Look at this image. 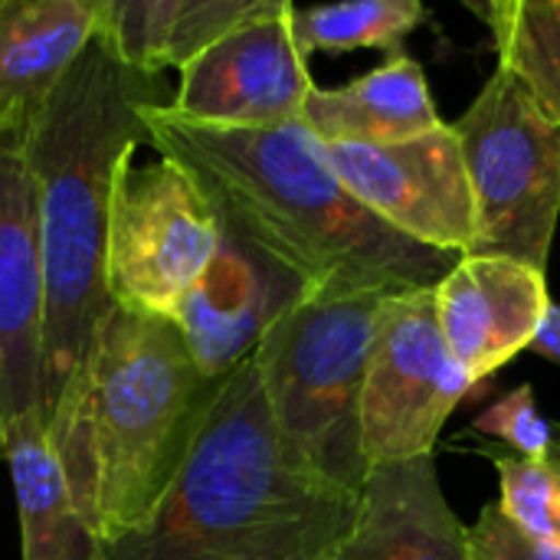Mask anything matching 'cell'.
<instances>
[{
  "label": "cell",
  "mask_w": 560,
  "mask_h": 560,
  "mask_svg": "<svg viewBox=\"0 0 560 560\" xmlns=\"http://www.w3.org/2000/svg\"><path fill=\"white\" fill-rule=\"evenodd\" d=\"M433 299L443 338L472 384L532 348L555 305L545 272L505 256H459Z\"/></svg>",
  "instance_id": "8fae6325"
},
{
  "label": "cell",
  "mask_w": 560,
  "mask_h": 560,
  "mask_svg": "<svg viewBox=\"0 0 560 560\" xmlns=\"http://www.w3.org/2000/svg\"><path fill=\"white\" fill-rule=\"evenodd\" d=\"M331 560H476L469 528L440 486L436 459L371 469L351 535Z\"/></svg>",
  "instance_id": "4fadbf2b"
},
{
  "label": "cell",
  "mask_w": 560,
  "mask_h": 560,
  "mask_svg": "<svg viewBox=\"0 0 560 560\" xmlns=\"http://www.w3.org/2000/svg\"><path fill=\"white\" fill-rule=\"evenodd\" d=\"M302 125L322 144H394L436 131L443 121L420 62L400 49L341 89L315 85Z\"/></svg>",
  "instance_id": "2e32d148"
},
{
  "label": "cell",
  "mask_w": 560,
  "mask_h": 560,
  "mask_svg": "<svg viewBox=\"0 0 560 560\" xmlns=\"http://www.w3.org/2000/svg\"><path fill=\"white\" fill-rule=\"evenodd\" d=\"M489 23L499 66H505L560 125V0L472 3Z\"/></svg>",
  "instance_id": "d6986e66"
},
{
  "label": "cell",
  "mask_w": 560,
  "mask_h": 560,
  "mask_svg": "<svg viewBox=\"0 0 560 560\" xmlns=\"http://www.w3.org/2000/svg\"><path fill=\"white\" fill-rule=\"evenodd\" d=\"M499 472V509L528 535L560 541V476L551 459H528L505 446H479Z\"/></svg>",
  "instance_id": "44dd1931"
},
{
  "label": "cell",
  "mask_w": 560,
  "mask_h": 560,
  "mask_svg": "<svg viewBox=\"0 0 560 560\" xmlns=\"http://www.w3.org/2000/svg\"><path fill=\"white\" fill-rule=\"evenodd\" d=\"M220 381H207L171 318L112 308L46 410L72 502L98 548L135 532L171 489Z\"/></svg>",
  "instance_id": "3957f363"
},
{
  "label": "cell",
  "mask_w": 560,
  "mask_h": 560,
  "mask_svg": "<svg viewBox=\"0 0 560 560\" xmlns=\"http://www.w3.org/2000/svg\"><path fill=\"white\" fill-rule=\"evenodd\" d=\"M0 456H3V427H0Z\"/></svg>",
  "instance_id": "d4e9b609"
},
{
  "label": "cell",
  "mask_w": 560,
  "mask_h": 560,
  "mask_svg": "<svg viewBox=\"0 0 560 560\" xmlns=\"http://www.w3.org/2000/svg\"><path fill=\"white\" fill-rule=\"evenodd\" d=\"M295 292L299 289L289 279L223 236L217 259L180 305L174 325L200 374L207 381H223L253 358L266 328Z\"/></svg>",
  "instance_id": "5bb4252c"
},
{
  "label": "cell",
  "mask_w": 560,
  "mask_h": 560,
  "mask_svg": "<svg viewBox=\"0 0 560 560\" xmlns=\"http://www.w3.org/2000/svg\"><path fill=\"white\" fill-rule=\"evenodd\" d=\"M276 0H98V36L131 69H184Z\"/></svg>",
  "instance_id": "e0dca14e"
},
{
  "label": "cell",
  "mask_w": 560,
  "mask_h": 560,
  "mask_svg": "<svg viewBox=\"0 0 560 560\" xmlns=\"http://www.w3.org/2000/svg\"><path fill=\"white\" fill-rule=\"evenodd\" d=\"M148 105H171L161 75L125 66L95 33L20 138L46 285L43 413L115 308L105 292V236L118 177L138 144H148Z\"/></svg>",
  "instance_id": "7a4b0ae2"
},
{
  "label": "cell",
  "mask_w": 560,
  "mask_h": 560,
  "mask_svg": "<svg viewBox=\"0 0 560 560\" xmlns=\"http://www.w3.org/2000/svg\"><path fill=\"white\" fill-rule=\"evenodd\" d=\"M3 459L16 495L23 560L98 558V541L72 502L43 410H26L3 423Z\"/></svg>",
  "instance_id": "ac0fdd59"
},
{
  "label": "cell",
  "mask_w": 560,
  "mask_h": 560,
  "mask_svg": "<svg viewBox=\"0 0 560 560\" xmlns=\"http://www.w3.org/2000/svg\"><path fill=\"white\" fill-rule=\"evenodd\" d=\"M354 515L358 499L289 459L249 358L220 381L154 512L95 560H331Z\"/></svg>",
  "instance_id": "277c9868"
},
{
  "label": "cell",
  "mask_w": 560,
  "mask_h": 560,
  "mask_svg": "<svg viewBox=\"0 0 560 560\" xmlns=\"http://www.w3.org/2000/svg\"><path fill=\"white\" fill-rule=\"evenodd\" d=\"M427 20L420 0H358V3H322L295 7L292 3V39L308 59L312 52H345L377 46L400 52L404 39Z\"/></svg>",
  "instance_id": "ffe728a7"
},
{
  "label": "cell",
  "mask_w": 560,
  "mask_h": 560,
  "mask_svg": "<svg viewBox=\"0 0 560 560\" xmlns=\"http://www.w3.org/2000/svg\"><path fill=\"white\" fill-rule=\"evenodd\" d=\"M476 560H560V541H545L522 532L499 502L479 512V522L469 528Z\"/></svg>",
  "instance_id": "603a6c76"
},
{
  "label": "cell",
  "mask_w": 560,
  "mask_h": 560,
  "mask_svg": "<svg viewBox=\"0 0 560 560\" xmlns=\"http://www.w3.org/2000/svg\"><path fill=\"white\" fill-rule=\"evenodd\" d=\"M476 430L486 433V436L502 440L505 450H512L518 456H528V459H548L551 456L555 423L538 410L535 390L528 384L515 387L499 404H492L476 420Z\"/></svg>",
  "instance_id": "7402d4cb"
},
{
  "label": "cell",
  "mask_w": 560,
  "mask_h": 560,
  "mask_svg": "<svg viewBox=\"0 0 560 560\" xmlns=\"http://www.w3.org/2000/svg\"><path fill=\"white\" fill-rule=\"evenodd\" d=\"M532 348L538 354H545V358H551V361L560 364V305L548 308V318H545V325H541V331H538V338H535Z\"/></svg>",
  "instance_id": "cb8c5ba5"
},
{
  "label": "cell",
  "mask_w": 560,
  "mask_h": 560,
  "mask_svg": "<svg viewBox=\"0 0 560 560\" xmlns=\"http://www.w3.org/2000/svg\"><path fill=\"white\" fill-rule=\"evenodd\" d=\"M292 3L276 0L180 69L171 112L213 128H272L299 121L315 89L292 39Z\"/></svg>",
  "instance_id": "30bf717a"
},
{
  "label": "cell",
  "mask_w": 560,
  "mask_h": 560,
  "mask_svg": "<svg viewBox=\"0 0 560 560\" xmlns=\"http://www.w3.org/2000/svg\"><path fill=\"white\" fill-rule=\"evenodd\" d=\"M98 33V0H0V141H20Z\"/></svg>",
  "instance_id": "9a60e30c"
},
{
  "label": "cell",
  "mask_w": 560,
  "mask_h": 560,
  "mask_svg": "<svg viewBox=\"0 0 560 560\" xmlns=\"http://www.w3.org/2000/svg\"><path fill=\"white\" fill-rule=\"evenodd\" d=\"M148 144L177 164L213 207L223 236L312 295H404L440 285L459 262L420 246L361 207L325 144L299 121L213 128L167 105L141 112Z\"/></svg>",
  "instance_id": "6da1fadb"
},
{
  "label": "cell",
  "mask_w": 560,
  "mask_h": 560,
  "mask_svg": "<svg viewBox=\"0 0 560 560\" xmlns=\"http://www.w3.org/2000/svg\"><path fill=\"white\" fill-rule=\"evenodd\" d=\"M390 295L295 292L253 351L289 459L318 486L358 499L361 394Z\"/></svg>",
  "instance_id": "5b68a950"
},
{
  "label": "cell",
  "mask_w": 560,
  "mask_h": 560,
  "mask_svg": "<svg viewBox=\"0 0 560 560\" xmlns=\"http://www.w3.org/2000/svg\"><path fill=\"white\" fill-rule=\"evenodd\" d=\"M348 194L400 236L469 256L476 203L453 125L394 144H325Z\"/></svg>",
  "instance_id": "9c48e42d"
},
{
  "label": "cell",
  "mask_w": 560,
  "mask_h": 560,
  "mask_svg": "<svg viewBox=\"0 0 560 560\" xmlns=\"http://www.w3.org/2000/svg\"><path fill=\"white\" fill-rule=\"evenodd\" d=\"M46 285L20 141H0V427L43 410Z\"/></svg>",
  "instance_id": "7c38bea8"
},
{
  "label": "cell",
  "mask_w": 560,
  "mask_h": 560,
  "mask_svg": "<svg viewBox=\"0 0 560 560\" xmlns=\"http://www.w3.org/2000/svg\"><path fill=\"white\" fill-rule=\"evenodd\" d=\"M453 131L476 203L469 256H505L545 272L560 220V125L499 66Z\"/></svg>",
  "instance_id": "8992f818"
},
{
  "label": "cell",
  "mask_w": 560,
  "mask_h": 560,
  "mask_svg": "<svg viewBox=\"0 0 560 560\" xmlns=\"http://www.w3.org/2000/svg\"><path fill=\"white\" fill-rule=\"evenodd\" d=\"M220 246L213 207L177 164L158 158L121 171L105 236V292L115 308L174 322Z\"/></svg>",
  "instance_id": "52a82bcc"
},
{
  "label": "cell",
  "mask_w": 560,
  "mask_h": 560,
  "mask_svg": "<svg viewBox=\"0 0 560 560\" xmlns=\"http://www.w3.org/2000/svg\"><path fill=\"white\" fill-rule=\"evenodd\" d=\"M433 289L384 302L361 394V456L368 472L433 456L443 423L476 387L443 338Z\"/></svg>",
  "instance_id": "ba28073f"
}]
</instances>
